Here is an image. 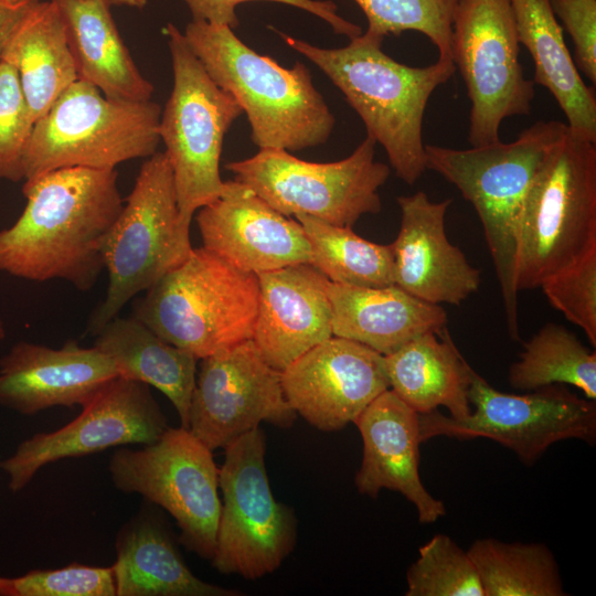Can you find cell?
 <instances>
[{"label": "cell", "mask_w": 596, "mask_h": 596, "mask_svg": "<svg viewBox=\"0 0 596 596\" xmlns=\"http://www.w3.org/2000/svg\"><path fill=\"white\" fill-rule=\"evenodd\" d=\"M116 596H238L236 589L195 576L178 550L166 523L141 510L116 538Z\"/></svg>", "instance_id": "cell-24"}, {"label": "cell", "mask_w": 596, "mask_h": 596, "mask_svg": "<svg viewBox=\"0 0 596 596\" xmlns=\"http://www.w3.org/2000/svg\"><path fill=\"white\" fill-rule=\"evenodd\" d=\"M163 31L171 55L173 85L161 110L158 131L173 173L179 225L190 235L194 213L224 190L225 181L220 174L223 140L243 109L209 76L182 31L172 23Z\"/></svg>", "instance_id": "cell-8"}, {"label": "cell", "mask_w": 596, "mask_h": 596, "mask_svg": "<svg viewBox=\"0 0 596 596\" xmlns=\"http://www.w3.org/2000/svg\"><path fill=\"white\" fill-rule=\"evenodd\" d=\"M596 251V143L570 129L550 150L528 191L519 227L517 291Z\"/></svg>", "instance_id": "cell-6"}, {"label": "cell", "mask_w": 596, "mask_h": 596, "mask_svg": "<svg viewBox=\"0 0 596 596\" xmlns=\"http://www.w3.org/2000/svg\"><path fill=\"white\" fill-rule=\"evenodd\" d=\"M363 441L355 486L376 498L382 489L397 491L417 510L421 523L445 515L444 502L424 487L419 472V414L391 389L381 393L354 421Z\"/></svg>", "instance_id": "cell-22"}, {"label": "cell", "mask_w": 596, "mask_h": 596, "mask_svg": "<svg viewBox=\"0 0 596 596\" xmlns=\"http://www.w3.org/2000/svg\"><path fill=\"white\" fill-rule=\"evenodd\" d=\"M193 247L179 225L174 179L166 152L142 163L103 248L105 299L88 321L95 336L123 307L181 264Z\"/></svg>", "instance_id": "cell-9"}, {"label": "cell", "mask_w": 596, "mask_h": 596, "mask_svg": "<svg viewBox=\"0 0 596 596\" xmlns=\"http://www.w3.org/2000/svg\"><path fill=\"white\" fill-rule=\"evenodd\" d=\"M94 347L114 363L118 376L163 393L188 429L198 359L167 342L135 317L116 316L96 334Z\"/></svg>", "instance_id": "cell-28"}, {"label": "cell", "mask_w": 596, "mask_h": 596, "mask_svg": "<svg viewBox=\"0 0 596 596\" xmlns=\"http://www.w3.org/2000/svg\"><path fill=\"white\" fill-rule=\"evenodd\" d=\"M259 299L252 340L263 358L284 371L332 337L330 280L310 263L258 274Z\"/></svg>", "instance_id": "cell-21"}, {"label": "cell", "mask_w": 596, "mask_h": 596, "mask_svg": "<svg viewBox=\"0 0 596 596\" xmlns=\"http://www.w3.org/2000/svg\"><path fill=\"white\" fill-rule=\"evenodd\" d=\"M249 1H270L302 9L327 22L334 33L354 39L362 33L361 28L338 14V7L331 0H183L193 21H205L235 29L240 24L236 8Z\"/></svg>", "instance_id": "cell-38"}, {"label": "cell", "mask_w": 596, "mask_h": 596, "mask_svg": "<svg viewBox=\"0 0 596 596\" xmlns=\"http://www.w3.org/2000/svg\"><path fill=\"white\" fill-rule=\"evenodd\" d=\"M22 192L23 212L0 231V270L91 290L105 269L104 244L124 205L117 171L60 168L24 181Z\"/></svg>", "instance_id": "cell-1"}, {"label": "cell", "mask_w": 596, "mask_h": 596, "mask_svg": "<svg viewBox=\"0 0 596 596\" xmlns=\"http://www.w3.org/2000/svg\"><path fill=\"white\" fill-rule=\"evenodd\" d=\"M183 35L209 76L241 105L259 149L298 151L329 139L336 119L304 63L284 67L227 25L192 20Z\"/></svg>", "instance_id": "cell-3"}, {"label": "cell", "mask_w": 596, "mask_h": 596, "mask_svg": "<svg viewBox=\"0 0 596 596\" xmlns=\"http://www.w3.org/2000/svg\"><path fill=\"white\" fill-rule=\"evenodd\" d=\"M375 143L366 136L350 156L334 162L305 161L284 149L264 148L225 169L286 216L307 214L352 227L382 209L379 190L391 169L374 160Z\"/></svg>", "instance_id": "cell-10"}, {"label": "cell", "mask_w": 596, "mask_h": 596, "mask_svg": "<svg viewBox=\"0 0 596 596\" xmlns=\"http://www.w3.org/2000/svg\"><path fill=\"white\" fill-rule=\"evenodd\" d=\"M161 107L150 100L123 102L77 79L40 117L26 147L24 180L67 167L115 169L149 158L160 142Z\"/></svg>", "instance_id": "cell-7"}, {"label": "cell", "mask_w": 596, "mask_h": 596, "mask_svg": "<svg viewBox=\"0 0 596 596\" xmlns=\"http://www.w3.org/2000/svg\"><path fill=\"white\" fill-rule=\"evenodd\" d=\"M198 211L203 247L245 272L258 275L310 263L301 224L237 180L225 181L221 195Z\"/></svg>", "instance_id": "cell-18"}, {"label": "cell", "mask_w": 596, "mask_h": 596, "mask_svg": "<svg viewBox=\"0 0 596 596\" xmlns=\"http://www.w3.org/2000/svg\"><path fill=\"white\" fill-rule=\"evenodd\" d=\"M281 384L296 414L323 432L354 423L374 398L390 389L384 355L334 336L281 371Z\"/></svg>", "instance_id": "cell-17"}, {"label": "cell", "mask_w": 596, "mask_h": 596, "mask_svg": "<svg viewBox=\"0 0 596 596\" xmlns=\"http://www.w3.org/2000/svg\"><path fill=\"white\" fill-rule=\"evenodd\" d=\"M468 398L475 411L464 419L434 409L419 414L422 443L436 436L490 438L514 451L525 465L534 464L561 440H596V403L582 398L562 384L525 394L493 389L471 366Z\"/></svg>", "instance_id": "cell-13"}, {"label": "cell", "mask_w": 596, "mask_h": 596, "mask_svg": "<svg viewBox=\"0 0 596 596\" xmlns=\"http://www.w3.org/2000/svg\"><path fill=\"white\" fill-rule=\"evenodd\" d=\"M453 62L471 103L468 142L500 140L502 121L529 115L534 83L525 78L509 0H459L451 35Z\"/></svg>", "instance_id": "cell-14"}, {"label": "cell", "mask_w": 596, "mask_h": 596, "mask_svg": "<svg viewBox=\"0 0 596 596\" xmlns=\"http://www.w3.org/2000/svg\"><path fill=\"white\" fill-rule=\"evenodd\" d=\"M219 468L222 505L212 566L222 574L257 579L292 552L297 519L278 502L265 465L266 436L256 427L224 448Z\"/></svg>", "instance_id": "cell-11"}, {"label": "cell", "mask_w": 596, "mask_h": 596, "mask_svg": "<svg viewBox=\"0 0 596 596\" xmlns=\"http://www.w3.org/2000/svg\"><path fill=\"white\" fill-rule=\"evenodd\" d=\"M295 51L316 64L362 119L366 136L385 150L395 174L414 184L427 170L423 123L437 87L456 72L451 60L415 67L382 50L383 36L365 31L338 49H323L278 32Z\"/></svg>", "instance_id": "cell-2"}, {"label": "cell", "mask_w": 596, "mask_h": 596, "mask_svg": "<svg viewBox=\"0 0 596 596\" xmlns=\"http://www.w3.org/2000/svg\"><path fill=\"white\" fill-rule=\"evenodd\" d=\"M332 336L352 340L387 355L415 339L439 333L447 323L440 305L408 294L396 285L356 287L330 281Z\"/></svg>", "instance_id": "cell-23"}, {"label": "cell", "mask_w": 596, "mask_h": 596, "mask_svg": "<svg viewBox=\"0 0 596 596\" xmlns=\"http://www.w3.org/2000/svg\"><path fill=\"white\" fill-rule=\"evenodd\" d=\"M574 44L573 61L593 84H596V0H550Z\"/></svg>", "instance_id": "cell-39"}, {"label": "cell", "mask_w": 596, "mask_h": 596, "mask_svg": "<svg viewBox=\"0 0 596 596\" xmlns=\"http://www.w3.org/2000/svg\"><path fill=\"white\" fill-rule=\"evenodd\" d=\"M15 596H116L113 566L73 563L11 578Z\"/></svg>", "instance_id": "cell-37"}, {"label": "cell", "mask_w": 596, "mask_h": 596, "mask_svg": "<svg viewBox=\"0 0 596 596\" xmlns=\"http://www.w3.org/2000/svg\"><path fill=\"white\" fill-rule=\"evenodd\" d=\"M406 582V596H485L467 551L445 534L434 535L419 547Z\"/></svg>", "instance_id": "cell-34"}, {"label": "cell", "mask_w": 596, "mask_h": 596, "mask_svg": "<svg viewBox=\"0 0 596 596\" xmlns=\"http://www.w3.org/2000/svg\"><path fill=\"white\" fill-rule=\"evenodd\" d=\"M518 39L534 63V81L546 88L573 135L596 143V98L576 68L550 0H509Z\"/></svg>", "instance_id": "cell-26"}, {"label": "cell", "mask_w": 596, "mask_h": 596, "mask_svg": "<svg viewBox=\"0 0 596 596\" xmlns=\"http://www.w3.org/2000/svg\"><path fill=\"white\" fill-rule=\"evenodd\" d=\"M108 471L114 486L166 510L180 529L179 541L212 560L222 501L212 450L189 429L168 427L142 448L113 453Z\"/></svg>", "instance_id": "cell-12"}, {"label": "cell", "mask_w": 596, "mask_h": 596, "mask_svg": "<svg viewBox=\"0 0 596 596\" xmlns=\"http://www.w3.org/2000/svg\"><path fill=\"white\" fill-rule=\"evenodd\" d=\"M201 360L188 429L212 451L267 422L289 427L296 412L286 400L281 371L246 340Z\"/></svg>", "instance_id": "cell-16"}, {"label": "cell", "mask_w": 596, "mask_h": 596, "mask_svg": "<svg viewBox=\"0 0 596 596\" xmlns=\"http://www.w3.org/2000/svg\"><path fill=\"white\" fill-rule=\"evenodd\" d=\"M4 338H6V328H4L3 321L0 318V341L3 340Z\"/></svg>", "instance_id": "cell-43"}, {"label": "cell", "mask_w": 596, "mask_h": 596, "mask_svg": "<svg viewBox=\"0 0 596 596\" xmlns=\"http://www.w3.org/2000/svg\"><path fill=\"white\" fill-rule=\"evenodd\" d=\"M116 376L111 360L94 345L67 341L53 349L18 341L0 358V406L22 415L83 406Z\"/></svg>", "instance_id": "cell-20"}, {"label": "cell", "mask_w": 596, "mask_h": 596, "mask_svg": "<svg viewBox=\"0 0 596 596\" xmlns=\"http://www.w3.org/2000/svg\"><path fill=\"white\" fill-rule=\"evenodd\" d=\"M1 61L15 68L34 123L78 79L63 18L53 0H41L28 14Z\"/></svg>", "instance_id": "cell-29"}, {"label": "cell", "mask_w": 596, "mask_h": 596, "mask_svg": "<svg viewBox=\"0 0 596 596\" xmlns=\"http://www.w3.org/2000/svg\"><path fill=\"white\" fill-rule=\"evenodd\" d=\"M258 275L193 248L132 305V317L198 360L253 338Z\"/></svg>", "instance_id": "cell-5"}, {"label": "cell", "mask_w": 596, "mask_h": 596, "mask_svg": "<svg viewBox=\"0 0 596 596\" xmlns=\"http://www.w3.org/2000/svg\"><path fill=\"white\" fill-rule=\"evenodd\" d=\"M427 332L384 355L390 389L418 414L446 407L450 416L471 414L468 391L470 364L447 329Z\"/></svg>", "instance_id": "cell-27"}, {"label": "cell", "mask_w": 596, "mask_h": 596, "mask_svg": "<svg viewBox=\"0 0 596 596\" xmlns=\"http://www.w3.org/2000/svg\"><path fill=\"white\" fill-rule=\"evenodd\" d=\"M567 130L562 121L538 120L511 142L468 149L425 145L427 169L455 185L480 219L508 331L515 341L520 339L515 273L523 205L540 166Z\"/></svg>", "instance_id": "cell-4"}, {"label": "cell", "mask_w": 596, "mask_h": 596, "mask_svg": "<svg viewBox=\"0 0 596 596\" xmlns=\"http://www.w3.org/2000/svg\"><path fill=\"white\" fill-rule=\"evenodd\" d=\"M33 126L15 68L0 61V181L24 180L23 161Z\"/></svg>", "instance_id": "cell-35"}, {"label": "cell", "mask_w": 596, "mask_h": 596, "mask_svg": "<svg viewBox=\"0 0 596 596\" xmlns=\"http://www.w3.org/2000/svg\"><path fill=\"white\" fill-rule=\"evenodd\" d=\"M508 381L513 389L529 392L568 384L595 401L596 352L564 326L549 322L524 344L519 360L509 369Z\"/></svg>", "instance_id": "cell-32"}, {"label": "cell", "mask_w": 596, "mask_h": 596, "mask_svg": "<svg viewBox=\"0 0 596 596\" xmlns=\"http://www.w3.org/2000/svg\"><path fill=\"white\" fill-rule=\"evenodd\" d=\"M310 244V264L330 281L356 287L394 285L391 244L364 240L348 226H337L307 214H297Z\"/></svg>", "instance_id": "cell-30"}, {"label": "cell", "mask_w": 596, "mask_h": 596, "mask_svg": "<svg viewBox=\"0 0 596 596\" xmlns=\"http://www.w3.org/2000/svg\"><path fill=\"white\" fill-rule=\"evenodd\" d=\"M41 0H0V61L12 34Z\"/></svg>", "instance_id": "cell-40"}, {"label": "cell", "mask_w": 596, "mask_h": 596, "mask_svg": "<svg viewBox=\"0 0 596 596\" xmlns=\"http://www.w3.org/2000/svg\"><path fill=\"white\" fill-rule=\"evenodd\" d=\"M459 0H354L368 19V31L385 38L405 31L425 35L438 58L451 60V35Z\"/></svg>", "instance_id": "cell-33"}, {"label": "cell", "mask_w": 596, "mask_h": 596, "mask_svg": "<svg viewBox=\"0 0 596 596\" xmlns=\"http://www.w3.org/2000/svg\"><path fill=\"white\" fill-rule=\"evenodd\" d=\"M60 9L78 79L106 97L150 100L153 85L139 71L125 45L108 0H53Z\"/></svg>", "instance_id": "cell-25"}, {"label": "cell", "mask_w": 596, "mask_h": 596, "mask_svg": "<svg viewBox=\"0 0 596 596\" xmlns=\"http://www.w3.org/2000/svg\"><path fill=\"white\" fill-rule=\"evenodd\" d=\"M549 302L596 345V251L552 275L540 286Z\"/></svg>", "instance_id": "cell-36"}, {"label": "cell", "mask_w": 596, "mask_h": 596, "mask_svg": "<svg viewBox=\"0 0 596 596\" xmlns=\"http://www.w3.org/2000/svg\"><path fill=\"white\" fill-rule=\"evenodd\" d=\"M168 421L149 385L116 376L82 406L63 427L36 433L0 461L8 487L18 492L44 466L123 445H149L168 428Z\"/></svg>", "instance_id": "cell-15"}, {"label": "cell", "mask_w": 596, "mask_h": 596, "mask_svg": "<svg viewBox=\"0 0 596 596\" xmlns=\"http://www.w3.org/2000/svg\"><path fill=\"white\" fill-rule=\"evenodd\" d=\"M111 6H127L132 8H143L148 0H108Z\"/></svg>", "instance_id": "cell-42"}, {"label": "cell", "mask_w": 596, "mask_h": 596, "mask_svg": "<svg viewBox=\"0 0 596 596\" xmlns=\"http://www.w3.org/2000/svg\"><path fill=\"white\" fill-rule=\"evenodd\" d=\"M401 226L392 245L394 285L424 301L460 305L479 289L480 270L446 235L451 199L432 201L424 191L396 199Z\"/></svg>", "instance_id": "cell-19"}, {"label": "cell", "mask_w": 596, "mask_h": 596, "mask_svg": "<svg viewBox=\"0 0 596 596\" xmlns=\"http://www.w3.org/2000/svg\"><path fill=\"white\" fill-rule=\"evenodd\" d=\"M485 596H563L557 562L541 543L476 540L467 550Z\"/></svg>", "instance_id": "cell-31"}, {"label": "cell", "mask_w": 596, "mask_h": 596, "mask_svg": "<svg viewBox=\"0 0 596 596\" xmlns=\"http://www.w3.org/2000/svg\"><path fill=\"white\" fill-rule=\"evenodd\" d=\"M0 596H15L11 578L0 576Z\"/></svg>", "instance_id": "cell-41"}]
</instances>
